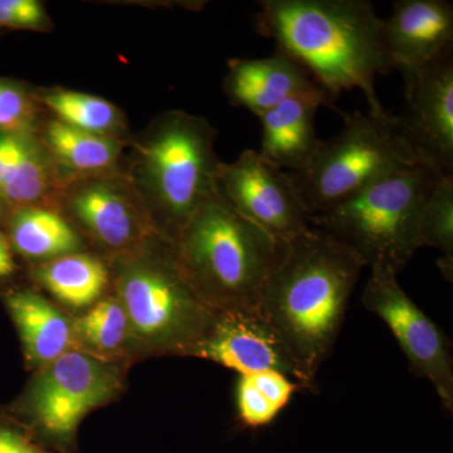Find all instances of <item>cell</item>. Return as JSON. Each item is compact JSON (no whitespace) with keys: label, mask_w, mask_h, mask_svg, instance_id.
<instances>
[{"label":"cell","mask_w":453,"mask_h":453,"mask_svg":"<svg viewBox=\"0 0 453 453\" xmlns=\"http://www.w3.org/2000/svg\"><path fill=\"white\" fill-rule=\"evenodd\" d=\"M365 267L353 252L310 226L285 244L271 271L258 311L299 369L303 389L316 388Z\"/></svg>","instance_id":"cell-1"},{"label":"cell","mask_w":453,"mask_h":453,"mask_svg":"<svg viewBox=\"0 0 453 453\" xmlns=\"http://www.w3.org/2000/svg\"><path fill=\"white\" fill-rule=\"evenodd\" d=\"M256 28L296 62L334 98L359 88L369 112L384 113L375 77L388 74L392 61L384 20L366 0H262Z\"/></svg>","instance_id":"cell-2"},{"label":"cell","mask_w":453,"mask_h":453,"mask_svg":"<svg viewBox=\"0 0 453 453\" xmlns=\"http://www.w3.org/2000/svg\"><path fill=\"white\" fill-rule=\"evenodd\" d=\"M173 244L187 281L213 311L258 310L265 283L285 247L243 219L219 186Z\"/></svg>","instance_id":"cell-3"},{"label":"cell","mask_w":453,"mask_h":453,"mask_svg":"<svg viewBox=\"0 0 453 453\" xmlns=\"http://www.w3.org/2000/svg\"><path fill=\"white\" fill-rule=\"evenodd\" d=\"M111 268L113 294L127 312L136 359L190 357L214 311L187 281L172 241L157 238L142 251L112 261Z\"/></svg>","instance_id":"cell-4"},{"label":"cell","mask_w":453,"mask_h":453,"mask_svg":"<svg viewBox=\"0 0 453 453\" xmlns=\"http://www.w3.org/2000/svg\"><path fill=\"white\" fill-rule=\"evenodd\" d=\"M441 177L445 175L429 164H411L378 179L338 207L309 217L310 226L353 252L365 267L399 273L419 250V216Z\"/></svg>","instance_id":"cell-5"},{"label":"cell","mask_w":453,"mask_h":453,"mask_svg":"<svg viewBox=\"0 0 453 453\" xmlns=\"http://www.w3.org/2000/svg\"><path fill=\"white\" fill-rule=\"evenodd\" d=\"M216 130L198 116L166 113L139 145L146 210L157 231L174 242L208 196L217 190Z\"/></svg>","instance_id":"cell-6"},{"label":"cell","mask_w":453,"mask_h":453,"mask_svg":"<svg viewBox=\"0 0 453 453\" xmlns=\"http://www.w3.org/2000/svg\"><path fill=\"white\" fill-rule=\"evenodd\" d=\"M338 112L344 129L321 140L303 169L288 173L309 217L329 211L384 175L419 162L402 138L395 115Z\"/></svg>","instance_id":"cell-7"},{"label":"cell","mask_w":453,"mask_h":453,"mask_svg":"<svg viewBox=\"0 0 453 453\" xmlns=\"http://www.w3.org/2000/svg\"><path fill=\"white\" fill-rule=\"evenodd\" d=\"M129 368L80 350L67 351L35 371L12 416L47 449L79 453L80 425L125 392Z\"/></svg>","instance_id":"cell-8"},{"label":"cell","mask_w":453,"mask_h":453,"mask_svg":"<svg viewBox=\"0 0 453 453\" xmlns=\"http://www.w3.org/2000/svg\"><path fill=\"white\" fill-rule=\"evenodd\" d=\"M362 303L380 316L403 351L417 378L431 381L441 403L453 411V365L449 339L399 285L398 273L386 267L371 268Z\"/></svg>","instance_id":"cell-9"},{"label":"cell","mask_w":453,"mask_h":453,"mask_svg":"<svg viewBox=\"0 0 453 453\" xmlns=\"http://www.w3.org/2000/svg\"><path fill=\"white\" fill-rule=\"evenodd\" d=\"M217 186L243 219L286 244L309 228V216L288 172L246 150L234 163H220Z\"/></svg>","instance_id":"cell-10"},{"label":"cell","mask_w":453,"mask_h":453,"mask_svg":"<svg viewBox=\"0 0 453 453\" xmlns=\"http://www.w3.org/2000/svg\"><path fill=\"white\" fill-rule=\"evenodd\" d=\"M395 118L414 157L453 178L452 47L405 80L404 110Z\"/></svg>","instance_id":"cell-11"},{"label":"cell","mask_w":453,"mask_h":453,"mask_svg":"<svg viewBox=\"0 0 453 453\" xmlns=\"http://www.w3.org/2000/svg\"><path fill=\"white\" fill-rule=\"evenodd\" d=\"M67 205L80 231L110 262L135 255L164 237L144 203L107 181H85L74 187Z\"/></svg>","instance_id":"cell-12"},{"label":"cell","mask_w":453,"mask_h":453,"mask_svg":"<svg viewBox=\"0 0 453 453\" xmlns=\"http://www.w3.org/2000/svg\"><path fill=\"white\" fill-rule=\"evenodd\" d=\"M190 357L211 360L240 375L276 371L303 389L299 369L258 310L214 311L210 326Z\"/></svg>","instance_id":"cell-13"},{"label":"cell","mask_w":453,"mask_h":453,"mask_svg":"<svg viewBox=\"0 0 453 453\" xmlns=\"http://www.w3.org/2000/svg\"><path fill=\"white\" fill-rule=\"evenodd\" d=\"M384 38L393 68L410 79L451 47L453 5L446 0H399L384 20Z\"/></svg>","instance_id":"cell-14"},{"label":"cell","mask_w":453,"mask_h":453,"mask_svg":"<svg viewBox=\"0 0 453 453\" xmlns=\"http://www.w3.org/2000/svg\"><path fill=\"white\" fill-rule=\"evenodd\" d=\"M225 89L234 106L244 107L258 118L291 97H320L330 107L335 101L301 65L279 50L266 58L229 62Z\"/></svg>","instance_id":"cell-15"},{"label":"cell","mask_w":453,"mask_h":453,"mask_svg":"<svg viewBox=\"0 0 453 453\" xmlns=\"http://www.w3.org/2000/svg\"><path fill=\"white\" fill-rule=\"evenodd\" d=\"M329 106L320 97L297 96L261 116L262 142L257 153L283 172H297L314 157L321 140L315 130V115Z\"/></svg>","instance_id":"cell-16"},{"label":"cell","mask_w":453,"mask_h":453,"mask_svg":"<svg viewBox=\"0 0 453 453\" xmlns=\"http://www.w3.org/2000/svg\"><path fill=\"white\" fill-rule=\"evenodd\" d=\"M5 303L22 340L27 365L33 371L76 350L73 316L43 295L32 290L13 291L5 297Z\"/></svg>","instance_id":"cell-17"},{"label":"cell","mask_w":453,"mask_h":453,"mask_svg":"<svg viewBox=\"0 0 453 453\" xmlns=\"http://www.w3.org/2000/svg\"><path fill=\"white\" fill-rule=\"evenodd\" d=\"M2 202L20 208H46L55 193L57 177L50 157L26 134H2Z\"/></svg>","instance_id":"cell-18"},{"label":"cell","mask_w":453,"mask_h":453,"mask_svg":"<svg viewBox=\"0 0 453 453\" xmlns=\"http://www.w3.org/2000/svg\"><path fill=\"white\" fill-rule=\"evenodd\" d=\"M33 277L61 305L82 312L103 299L111 285V271L105 262L83 252L41 262Z\"/></svg>","instance_id":"cell-19"},{"label":"cell","mask_w":453,"mask_h":453,"mask_svg":"<svg viewBox=\"0 0 453 453\" xmlns=\"http://www.w3.org/2000/svg\"><path fill=\"white\" fill-rule=\"evenodd\" d=\"M73 333L76 350L115 365L138 362L127 312L113 292L73 316Z\"/></svg>","instance_id":"cell-20"},{"label":"cell","mask_w":453,"mask_h":453,"mask_svg":"<svg viewBox=\"0 0 453 453\" xmlns=\"http://www.w3.org/2000/svg\"><path fill=\"white\" fill-rule=\"evenodd\" d=\"M9 238L18 253L40 264L81 252L82 247L77 229L46 208L16 210L9 222Z\"/></svg>","instance_id":"cell-21"},{"label":"cell","mask_w":453,"mask_h":453,"mask_svg":"<svg viewBox=\"0 0 453 453\" xmlns=\"http://www.w3.org/2000/svg\"><path fill=\"white\" fill-rule=\"evenodd\" d=\"M44 139L52 157L73 172H104L111 168L120 153L118 140L76 129L59 120L50 122Z\"/></svg>","instance_id":"cell-22"},{"label":"cell","mask_w":453,"mask_h":453,"mask_svg":"<svg viewBox=\"0 0 453 453\" xmlns=\"http://www.w3.org/2000/svg\"><path fill=\"white\" fill-rule=\"evenodd\" d=\"M418 249L431 247L441 252V273L453 279V178L441 177L423 204L417 234Z\"/></svg>","instance_id":"cell-23"},{"label":"cell","mask_w":453,"mask_h":453,"mask_svg":"<svg viewBox=\"0 0 453 453\" xmlns=\"http://www.w3.org/2000/svg\"><path fill=\"white\" fill-rule=\"evenodd\" d=\"M59 121L76 129L109 136L122 129V115L104 98L76 91H52L42 97Z\"/></svg>","instance_id":"cell-24"},{"label":"cell","mask_w":453,"mask_h":453,"mask_svg":"<svg viewBox=\"0 0 453 453\" xmlns=\"http://www.w3.org/2000/svg\"><path fill=\"white\" fill-rule=\"evenodd\" d=\"M235 398H237L238 418L246 427H264L270 425L280 413L275 405L256 388L249 375H240Z\"/></svg>","instance_id":"cell-25"},{"label":"cell","mask_w":453,"mask_h":453,"mask_svg":"<svg viewBox=\"0 0 453 453\" xmlns=\"http://www.w3.org/2000/svg\"><path fill=\"white\" fill-rule=\"evenodd\" d=\"M33 106L22 89L0 82V133L25 134L31 124Z\"/></svg>","instance_id":"cell-26"},{"label":"cell","mask_w":453,"mask_h":453,"mask_svg":"<svg viewBox=\"0 0 453 453\" xmlns=\"http://www.w3.org/2000/svg\"><path fill=\"white\" fill-rule=\"evenodd\" d=\"M0 453H57L41 445L16 417L0 414Z\"/></svg>","instance_id":"cell-27"},{"label":"cell","mask_w":453,"mask_h":453,"mask_svg":"<svg viewBox=\"0 0 453 453\" xmlns=\"http://www.w3.org/2000/svg\"><path fill=\"white\" fill-rule=\"evenodd\" d=\"M246 375H249L256 388L266 396L280 412L290 402L294 392L301 389L296 381L276 371H264Z\"/></svg>","instance_id":"cell-28"},{"label":"cell","mask_w":453,"mask_h":453,"mask_svg":"<svg viewBox=\"0 0 453 453\" xmlns=\"http://www.w3.org/2000/svg\"><path fill=\"white\" fill-rule=\"evenodd\" d=\"M43 18V7L35 0H0V26L35 28Z\"/></svg>","instance_id":"cell-29"},{"label":"cell","mask_w":453,"mask_h":453,"mask_svg":"<svg viewBox=\"0 0 453 453\" xmlns=\"http://www.w3.org/2000/svg\"><path fill=\"white\" fill-rule=\"evenodd\" d=\"M16 270L13 255H12L11 244L0 232V279L11 276Z\"/></svg>","instance_id":"cell-30"},{"label":"cell","mask_w":453,"mask_h":453,"mask_svg":"<svg viewBox=\"0 0 453 453\" xmlns=\"http://www.w3.org/2000/svg\"><path fill=\"white\" fill-rule=\"evenodd\" d=\"M3 170H4V165H3L2 135H0V203L2 204Z\"/></svg>","instance_id":"cell-31"},{"label":"cell","mask_w":453,"mask_h":453,"mask_svg":"<svg viewBox=\"0 0 453 453\" xmlns=\"http://www.w3.org/2000/svg\"><path fill=\"white\" fill-rule=\"evenodd\" d=\"M0 207H2V203H0Z\"/></svg>","instance_id":"cell-32"}]
</instances>
